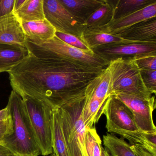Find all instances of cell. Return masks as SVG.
<instances>
[{
	"label": "cell",
	"instance_id": "1",
	"mask_svg": "<svg viewBox=\"0 0 156 156\" xmlns=\"http://www.w3.org/2000/svg\"><path fill=\"white\" fill-rule=\"evenodd\" d=\"M103 70L41 59L30 53L8 73L12 90L21 96L42 101L54 109L84 97L87 86Z\"/></svg>",
	"mask_w": 156,
	"mask_h": 156
},
{
	"label": "cell",
	"instance_id": "2",
	"mask_svg": "<svg viewBox=\"0 0 156 156\" xmlns=\"http://www.w3.org/2000/svg\"><path fill=\"white\" fill-rule=\"evenodd\" d=\"M7 106L13 121V132L2 141L12 156H39L41 155L34 135L23 99L12 90Z\"/></svg>",
	"mask_w": 156,
	"mask_h": 156
},
{
	"label": "cell",
	"instance_id": "3",
	"mask_svg": "<svg viewBox=\"0 0 156 156\" xmlns=\"http://www.w3.org/2000/svg\"><path fill=\"white\" fill-rule=\"evenodd\" d=\"M25 46L30 54L41 59L65 61L90 69L103 70L109 62L93 51H85L74 48L56 36L40 44L26 40Z\"/></svg>",
	"mask_w": 156,
	"mask_h": 156
},
{
	"label": "cell",
	"instance_id": "4",
	"mask_svg": "<svg viewBox=\"0 0 156 156\" xmlns=\"http://www.w3.org/2000/svg\"><path fill=\"white\" fill-rule=\"evenodd\" d=\"M85 96L75 99L60 108L63 129L71 156H87L86 127L82 118Z\"/></svg>",
	"mask_w": 156,
	"mask_h": 156
},
{
	"label": "cell",
	"instance_id": "5",
	"mask_svg": "<svg viewBox=\"0 0 156 156\" xmlns=\"http://www.w3.org/2000/svg\"><path fill=\"white\" fill-rule=\"evenodd\" d=\"M35 140L43 156L52 154L53 109L42 101L27 95L21 96Z\"/></svg>",
	"mask_w": 156,
	"mask_h": 156
},
{
	"label": "cell",
	"instance_id": "6",
	"mask_svg": "<svg viewBox=\"0 0 156 156\" xmlns=\"http://www.w3.org/2000/svg\"><path fill=\"white\" fill-rule=\"evenodd\" d=\"M113 93L154 95L146 88L140 70L131 59L118 58L109 62Z\"/></svg>",
	"mask_w": 156,
	"mask_h": 156
},
{
	"label": "cell",
	"instance_id": "7",
	"mask_svg": "<svg viewBox=\"0 0 156 156\" xmlns=\"http://www.w3.org/2000/svg\"><path fill=\"white\" fill-rule=\"evenodd\" d=\"M114 96L129 108L139 130L149 133H156L153 119L156 108L155 95L113 93Z\"/></svg>",
	"mask_w": 156,
	"mask_h": 156
},
{
	"label": "cell",
	"instance_id": "8",
	"mask_svg": "<svg viewBox=\"0 0 156 156\" xmlns=\"http://www.w3.org/2000/svg\"><path fill=\"white\" fill-rule=\"evenodd\" d=\"M103 114L106 118L105 127L108 132L120 136L128 131L139 130L130 109L114 96L110 95L107 99Z\"/></svg>",
	"mask_w": 156,
	"mask_h": 156
},
{
	"label": "cell",
	"instance_id": "9",
	"mask_svg": "<svg viewBox=\"0 0 156 156\" xmlns=\"http://www.w3.org/2000/svg\"><path fill=\"white\" fill-rule=\"evenodd\" d=\"M43 7L45 19L56 31L81 38L85 27L66 10L59 0H43Z\"/></svg>",
	"mask_w": 156,
	"mask_h": 156
},
{
	"label": "cell",
	"instance_id": "10",
	"mask_svg": "<svg viewBox=\"0 0 156 156\" xmlns=\"http://www.w3.org/2000/svg\"><path fill=\"white\" fill-rule=\"evenodd\" d=\"M93 51L109 62L118 58L131 59L142 55L156 53V43L113 44L99 46Z\"/></svg>",
	"mask_w": 156,
	"mask_h": 156
},
{
	"label": "cell",
	"instance_id": "11",
	"mask_svg": "<svg viewBox=\"0 0 156 156\" xmlns=\"http://www.w3.org/2000/svg\"><path fill=\"white\" fill-rule=\"evenodd\" d=\"M156 2H155L135 12L113 20L104 30L118 35L139 23L156 18Z\"/></svg>",
	"mask_w": 156,
	"mask_h": 156
},
{
	"label": "cell",
	"instance_id": "12",
	"mask_svg": "<svg viewBox=\"0 0 156 156\" xmlns=\"http://www.w3.org/2000/svg\"><path fill=\"white\" fill-rule=\"evenodd\" d=\"M25 41L21 23L13 12L0 18V43L25 46Z\"/></svg>",
	"mask_w": 156,
	"mask_h": 156
},
{
	"label": "cell",
	"instance_id": "13",
	"mask_svg": "<svg viewBox=\"0 0 156 156\" xmlns=\"http://www.w3.org/2000/svg\"><path fill=\"white\" fill-rule=\"evenodd\" d=\"M80 39L92 51L97 47L106 44L142 43L125 40L116 34L108 32L104 29L85 28Z\"/></svg>",
	"mask_w": 156,
	"mask_h": 156
},
{
	"label": "cell",
	"instance_id": "14",
	"mask_svg": "<svg viewBox=\"0 0 156 156\" xmlns=\"http://www.w3.org/2000/svg\"><path fill=\"white\" fill-rule=\"evenodd\" d=\"M21 23L26 40L35 44L42 43L55 36L56 30L45 19Z\"/></svg>",
	"mask_w": 156,
	"mask_h": 156
},
{
	"label": "cell",
	"instance_id": "15",
	"mask_svg": "<svg viewBox=\"0 0 156 156\" xmlns=\"http://www.w3.org/2000/svg\"><path fill=\"white\" fill-rule=\"evenodd\" d=\"M125 40L142 43H156V19L139 23L118 34Z\"/></svg>",
	"mask_w": 156,
	"mask_h": 156
},
{
	"label": "cell",
	"instance_id": "16",
	"mask_svg": "<svg viewBox=\"0 0 156 156\" xmlns=\"http://www.w3.org/2000/svg\"><path fill=\"white\" fill-rule=\"evenodd\" d=\"M112 87V76L108 66L87 86L85 98H94L105 102L111 95Z\"/></svg>",
	"mask_w": 156,
	"mask_h": 156
},
{
	"label": "cell",
	"instance_id": "17",
	"mask_svg": "<svg viewBox=\"0 0 156 156\" xmlns=\"http://www.w3.org/2000/svg\"><path fill=\"white\" fill-rule=\"evenodd\" d=\"M29 55L24 45L0 43V73L9 72Z\"/></svg>",
	"mask_w": 156,
	"mask_h": 156
},
{
	"label": "cell",
	"instance_id": "18",
	"mask_svg": "<svg viewBox=\"0 0 156 156\" xmlns=\"http://www.w3.org/2000/svg\"><path fill=\"white\" fill-rule=\"evenodd\" d=\"M61 4L81 23H84L105 0H59Z\"/></svg>",
	"mask_w": 156,
	"mask_h": 156
},
{
	"label": "cell",
	"instance_id": "19",
	"mask_svg": "<svg viewBox=\"0 0 156 156\" xmlns=\"http://www.w3.org/2000/svg\"><path fill=\"white\" fill-rule=\"evenodd\" d=\"M113 0H105L103 4L86 21L84 25L90 29H104L114 20Z\"/></svg>",
	"mask_w": 156,
	"mask_h": 156
},
{
	"label": "cell",
	"instance_id": "20",
	"mask_svg": "<svg viewBox=\"0 0 156 156\" xmlns=\"http://www.w3.org/2000/svg\"><path fill=\"white\" fill-rule=\"evenodd\" d=\"M52 154L56 156H71L64 135L60 108L53 110Z\"/></svg>",
	"mask_w": 156,
	"mask_h": 156
},
{
	"label": "cell",
	"instance_id": "21",
	"mask_svg": "<svg viewBox=\"0 0 156 156\" xmlns=\"http://www.w3.org/2000/svg\"><path fill=\"white\" fill-rule=\"evenodd\" d=\"M13 13L20 22L44 20L43 0H26L22 7Z\"/></svg>",
	"mask_w": 156,
	"mask_h": 156
},
{
	"label": "cell",
	"instance_id": "22",
	"mask_svg": "<svg viewBox=\"0 0 156 156\" xmlns=\"http://www.w3.org/2000/svg\"><path fill=\"white\" fill-rule=\"evenodd\" d=\"M105 102L94 98H85L82 115L83 121L86 127H93L98 122L103 115Z\"/></svg>",
	"mask_w": 156,
	"mask_h": 156
},
{
	"label": "cell",
	"instance_id": "23",
	"mask_svg": "<svg viewBox=\"0 0 156 156\" xmlns=\"http://www.w3.org/2000/svg\"><path fill=\"white\" fill-rule=\"evenodd\" d=\"M120 136L128 140L130 145H139L156 155V133H147L138 130L128 131L122 134Z\"/></svg>",
	"mask_w": 156,
	"mask_h": 156
},
{
	"label": "cell",
	"instance_id": "24",
	"mask_svg": "<svg viewBox=\"0 0 156 156\" xmlns=\"http://www.w3.org/2000/svg\"><path fill=\"white\" fill-rule=\"evenodd\" d=\"M103 143L111 156H136L129 143L113 134L104 135Z\"/></svg>",
	"mask_w": 156,
	"mask_h": 156
},
{
	"label": "cell",
	"instance_id": "25",
	"mask_svg": "<svg viewBox=\"0 0 156 156\" xmlns=\"http://www.w3.org/2000/svg\"><path fill=\"white\" fill-rule=\"evenodd\" d=\"M114 20L135 12L156 2V0H113Z\"/></svg>",
	"mask_w": 156,
	"mask_h": 156
},
{
	"label": "cell",
	"instance_id": "26",
	"mask_svg": "<svg viewBox=\"0 0 156 156\" xmlns=\"http://www.w3.org/2000/svg\"><path fill=\"white\" fill-rule=\"evenodd\" d=\"M85 148L87 156H102V140L94 126L86 127Z\"/></svg>",
	"mask_w": 156,
	"mask_h": 156
},
{
	"label": "cell",
	"instance_id": "27",
	"mask_svg": "<svg viewBox=\"0 0 156 156\" xmlns=\"http://www.w3.org/2000/svg\"><path fill=\"white\" fill-rule=\"evenodd\" d=\"M140 71H156V53L147 54L131 58Z\"/></svg>",
	"mask_w": 156,
	"mask_h": 156
},
{
	"label": "cell",
	"instance_id": "28",
	"mask_svg": "<svg viewBox=\"0 0 156 156\" xmlns=\"http://www.w3.org/2000/svg\"><path fill=\"white\" fill-rule=\"evenodd\" d=\"M55 36L63 42L74 48L85 51H93L83 42L79 37L75 35L56 31Z\"/></svg>",
	"mask_w": 156,
	"mask_h": 156
},
{
	"label": "cell",
	"instance_id": "29",
	"mask_svg": "<svg viewBox=\"0 0 156 156\" xmlns=\"http://www.w3.org/2000/svg\"><path fill=\"white\" fill-rule=\"evenodd\" d=\"M140 75L144 85L147 90L155 95L156 93V71L143 70L140 71Z\"/></svg>",
	"mask_w": 156,
	"mask_h": 156
},
{
	"label": "cell",
	"instance_id": "30",
	"mask_svg": "<svg viewBox=\"0 0 156 156\" xmlns=\"http://www.w3.org/2000/svg\"><path fill=\"white\" fill-rule=\"evenodd\" d=\"M13 132V121L11 116L7 119L0 121V144L4 139L11 135Z\"/></svg>",
	"mask_w": 156,
	"mask_h": 156
},
{
	"label": "cell",
	"instance_id": "31",
	"mask_svg": "<svg viewBox=\"0 0 156 156\" xmlns=\"http://www.w3.org/2000/svg\"><path fill=\"white\" fill-rule=\"evenodd\" d=\"M15 0H0V18L13 12Z\"/></svg>",
	"mask_w": 156,
	"mask_h": 156
},
{
	"label": "cell",
	"instance_id": "32",
	"mask_svg": "<svg viewBox=\"0 0 156 156\" xmlns=\"http://www.w3.org/2000/svg\"><path fill=\"white\" fill-rule=\"evenodd\" d=\"M131 148L136 156H156L141 146L136 144L131 145Z\"/></svg>",
	"mask_w": 156,
	"mask_h": 156
},
{
	"label": "cell",
	"instance_id": "33",
	"mask_svg": "<svg viewBox=\"0 0 156 156\" xmlns=\"http://www.w3.org/2000/svg\"><path fill=\"white\" fill-rule=\"evenodd\" d=\"M10 116V114L8 107L0 110V121L7 119Z\"/></svg>",
	"mask_w": 156,
	"mask_h": 156
},
{
	"label": "cell",
	"instance_id": "34",
	"mask_svg": "<svg viewBox=\"0 0 156 156\" xmlns=\"http://www.w3.org/2000/svg\"><path fill=\"white\" fill-rule=\"evenodd\" d=\"M0 156H12V155L5 146L0 144Z\"/></svg>",
	"mask_w": 156,
	"mask_h": 156
},
{
	"label": "cell",
	"instance_id": "35",
	"mask_svg": "<svg viewBox=\"0 0 156 156\" xmlns=\"http://www.w3.org/2000/svg\"><path fill=\"white\" fill-rule=\"evenodd\" d=\"M26 0H15L14 2V10L13 12L19 9L24 4Z\"/></svg>",
	"mask_w": 156,
	"mask_h": 156
},
{
	"label": "cell",
	"instance_id": "36",
	"mask_svg": "<svg viewBox=\"0 0 156 156\" xmlns=\"http://www.w3.org/2000/svg\"><path fill=\"white\" fill-rule=\"evenodd\" d=\"M102 156H111V155H110L108 151L105 148H103Z\"/></svg>",
	"mask_w": 156,
	"mask_h": 156
},
{
	"label": "cell",
	"instance_id": "37",
	"mask_svg": "<svg viewBox=\"0 0 156 156\" xmlns=\"http://www.w3.org/2000/svg\"><path fill=\"white\" fill-rule=\"evenodd\" d=\"M51 155H52V156H55V155H54L53 154H51Z\"/></svg>",
	"mask_w": 156,
	"mask_h": 156
},
{
	"label": "cell",
	"instance_id": "38",
	"mask_svg": "<svg viewBox=\"0 0 156 156\" xmlns=\"http://www.w3.org/2000/svg\"><path fill=\"white\" fill-rule=\"evenodd\" d=\"M52 156V155H48V156Z\"/></svg>",
	"mask_w": 156,
	"mask_h": 156
}]
</instances>
